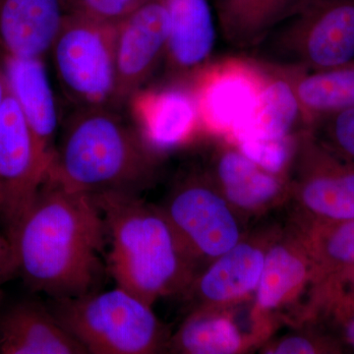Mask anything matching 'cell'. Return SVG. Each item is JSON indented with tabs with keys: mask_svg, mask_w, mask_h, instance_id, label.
Instances as JSON below:
<instances>
[{
	"mask_svg": "<svg viewBox=\"0 0 354 354\" xmlns=\"http://www.w3.org/2000/svg\"><path fill=\"white\" fill-rule=\"evenodd\" d=\"M106 228L94 198L44 179L12 244L18 274L51 298L97 290L104 265Z\"/></svg>",
	"mask_w": 354,
	"mask_h": 354,
	"instance_id": "obj_1",
	"label": "cell"
},
{
	"mask_svg": "<svg viewBox=\"0 0 354 354\" xmlns=\"http://www.w3.org/2000/svg\"><path fill=\"white\" fill-rule=\"evenodd\" d=\"M92 197L106 223V264L116 286L152 306L183 295L203 267L160 207L140 195Z\"/></svg>",
	"mask_w": 354,
	"mask_h": 354,
	"instance_id": "obj_2",
	"label": "cell"
},
{
	"mask_svg": "<svg viewBox=\"0 0 354 354\" xmlns=\"http://www.w3.org/2000/svg\"><path fill=\"white\" fill-rule=\"evenodd\" d=\"M160 153L111 106L77 108L65 122L46 179L95 195H140L157 179Z\"/></svg>",
	"mask_w": 354,
	"mask_h": 354,
	"instance_id": "obj_3",
	"label": "cell"
},
{
	"mask_svg": "<svg viewBox=\"0 0 354 354\" xmlns=\"http://www.w3.org/2000/svg\"><path fill=\"white\" fill-rule=\"evenodd\" d=\"M48 307L87 353L151 354L167 349L171 335L152 305L118 286L53 298Z\"/></svg>",
	"mask_w": 354,
	"mask_h": 354,
	"instance_id": "obj_4",
	"label": "cell"
},
{
	"mask_svg": "<svg viewBox=\"0 0 354 354\" xmlns=\"http://www.w3.org/2000/svg\"><path fill=\"white\" fill-rule=\"evenodd\" d=\"M279 66L325 70L354 62V0H301L255 48Z\"/></svg>",
	"mask_w": 354,
	"mask_h": 354,
	"instance_id": "obj_5",
	"label": "cell"
},
{
	"mask_svg": "<svg viewBox=\"0 0 354 354\" xmlns=\"http://www.w3.org/2000/svg\"><path fill=\"white\" fill-rule=\"evenodd\" d=\"M115 35L116 25L65 15L50 53L60 85L77 108H114Z\"/></svg>",
	"mask_w": 354,
	"mask_h": 354,
	"instance_id": "obj_6",
	"label": "cell"
},
{
	"mask_svg": "<svg viewBox=\"0 0 354 354\" xmlns=\"http://www.w3.org/2000/svg\"><path fill=\"white\" fill-rule=\"evenodd\" d=\"M160 207L202 267L236 245L248 232L245 221L205 167L181 174Z\"/></svg>",
	"mask_w": 354,
	"mask_h": 354,
	"instance_id": "obj_7",
	"label": "cell"
},
{
	"mask_svg": "<svg viewBox=\"0 0 354 354\" xmlns=\"http://www.w3.org/2000/svg\"><path fill=\"white\" fill-rule=\"evenodd\" d=\"M191 78L203 136L232 142L257 113L267 72L257 58L230 55L207 62Z\"/></svg>",
	"mask_w": 354,
	"mask_h": 354,
	"instance_id": "obj_8",
	"label": "cell"
},
{
	"mask_svg": "<svg viewBox=\"0 0 354 354\" xmlns=\"http://www.w3.org/2000/svg\"><path fill=\"white\" fill-rule=\"evenodd\" d=\"M288 181L293 223L354 220V165L326 148L310 129L300 136Z\"/></svg>",
	"mask_w": 354,
	"mask_h": 354,
	"instance_id": "obj_9",
	"label": "cell"
},
{
	"mask_svg": "<svg viewBox=\"0 0 354 354\" xmlns=\"http://www.w3.org/2000/svg\"><path fill=\"white\" fill-rule=\"evenodd\" d=\"M324 279L320 269L291 223L283 228L266 254L259 285L251 304L254 320L274 332L279 320L304 322V295L315 298Z\"/></svg>",
	"mask_w": 354,
	"mask_h": 354,
	"instance_id": "obj_10",
	"label": "cell"
},
{
	"mask_svg": "<svg viewBox=\"0 0 354 354\" xmlns=\"http://www.w3.org/2000/svg\"><path fill=\"white\" fill-rule=\"evenodd\" d=\"M48 169V160L8 91L0 109V227L11 242Z\"/></svg>",
	"mask_w": 354,
	"mask_h": 354,
	"instance_id": "obj_11",
	"label": "cell"
},
{
	"mask_svg": "<svg viewBox=\"0 0 354 354\" xmlns=\"http://www.w3.org/2000/svg\"><path fill=\"white\" fill-rule=\"evenodd\" d=\"M281 230L279 225H269L248 232L236 245L203 267L183 295L190 309L252 301L266 254Z\"/></svg>",
	"mask_w": 354,
	"mask_h": 354,
	"instance_id": "obj_12",
	"label": "cell"
},
{
	"mask_svg": "<svg viewBox=\"0 0 354 354\" xmlns=\"http://www.w3.org/2000/svg\"><path fill=\"white\" fill-rule=\"evenodd\" d=\"M169 34L165 0H145L116 25L114 108L128 102L165 57Z\"/></svg>",
	"mask_w": 354,
	"mask_h": 354,
	"instance_id": "obj_13",
	"label": "cell"
},
{
	"mask_svg": "<svg viewBox=\"0 0 354 354\" xmlns=\"http://www.w3.org/2000/svg\"><path fill=\"white\" fill-rule=\"evenodd\" d=\"M209 140L213 148L205 169L242 220L259 218L288 203V179L266 171L232 142Z\"/></svg>",
	"mask_w": 354,
	"mask_h": 354,
	"instance_id": "obj_14",
	"label": "cell"
},
{
	"mask_svg": "<svg viewBox=\"0 0 354 354\" xmlns=\"http://www.w3.org/2000/svg\"><path fill=\"white\" fill-rule=\"evenodd\" d=\"M128 102L140 134L160 155L203 136L190 85L140 88Z\"/></svg>",
	"mask_w": 354,
	"mask_h": 354,
	"instance_id": "obj_15",
	"label": "cell"
},
{
	"mask_svg": "<svg viewBox=\"0 0 354 354\" xmlns=\"http://www.w3.org/2000/svg\"><path fill=\"white\" fill-rule=\"evenodd\" d=\"M1 59L9 91L50 167L57 148L59 120L44 59L4 53Z\"/></svg>",
	"mask_w": 354,
	"mask_h": 354,
	"instance_id": "obj_16",
	"label": "cell"
},
{
	"mask_svg": "<svg viewBox=\"0 0 354 354\" xmlns=\"http://www.w3.org/2000/svg\"><path fill=\"white\" fill-rule=\"evenodd\" d=\"M239 305L190 309L169 337L167 351L183 354H237L260 348L267 339L258 330L241 327L236 317Z\"/></svg>",
	"mask_w": 354,
	"mask_h": 354,
	"instance_id": "obj_17",
	"label": "cell"
},
{
	"mask_svg": "<svg viewBox=\"0 0 354 354\" xmlns=\"http://www.w3.org/2000/svg\"><path fill=\"white\" fill-rule=\"evenodd\" d=\"M0 353H87L55 318L50 307L23 300L0 313Z\"/></svg>",
	"mask_w": 354,
	"mask_h": 354,
	"instance_id": "obj_18",
	"label": "cell"
},
{
	"mask_svg": "<svg viewBox=\"0 0 354 354\" xmlns=\"http://www.w3.org/2000/svg\"><path fill=\"white\" fill-rule=\"evenodd\" d=\"M65 15L62 0H0L1 53L44 59Z\"/></svg>",
	"mask_w": 354,
	"mask_h": 354,
	"instance_id": "obj_19",
	"label": "cell"
},
{
	"mask_svg": "<svg viewBox=\"0 0 354 354\" xmlns=\"http://www.w3.org/2000/svg\"><path fill=\"white\" fill-rule=\"evenodd\" d=\"M169 15L167 64L172 74L192 76L209 62L216 31L208 0H165Z\"/></svg>",
	"mask_w": 354,
	"mask_h": 354,
	"instance_id": "obj_20",
	"label": "cell"
},
{
	"mask_svg": "<svg viewBox=\"0 0 354 354\" xmlns=\"http://www.w3.org/2000/svg\"><path fill=\"white\" fill-rule=\"evenodd\" d=\"M262 62L267 81L259 109L250 124L232 143L242 140L288 138L309 129L295 92L290 67Z\"/></svg>",
	"mask_w": 354,
	"mask_h": 354,
	"instance_id": "obj_21",
	"label": "cell"
},
{
	"mask_svg": "<svg viewBox=\"0 0 354 354\" xmlns=\"http://www.w3.org/2000/svg\"><path fill=\"white\" fill-rule=\"evenodd\" d=\"M301 0H216L218 27L227 44L255 50Z\"/></svg>",
	"mask_w": 354,
	"mask_h": 354,
	"instance_id": "obj_22",
	"label": "cell"
},
{
	"mask_svg": "<svg viewBox=\"0 0 354 354\" xmlns=\"http://www.w3.org/2000/svg\"><path fill=\"white\" fill-rule=\"evenodd\" d=\"M290 69L309 129L324 116L354 108V62L325 70Z\"/></svg>",
	"mask_w": 354,
	"mask_h": 354,
	"instance_id": "obj_23",
	"label": "cell"
},
{
	"mask_svg": "<svg viewBox=\"0 0 354 354\" xmlns=\"http://www.w3.org/2000/svg\"><path fill=\"white\" fill-rule=\"evenodd\" d=\"M290 223L301 235L323 278L333 270L354 268V220Z\"/></svg>",
	"mask_w": 354,
	"mask_h": 354,
	"instance_id": "obj_24",
	"label": "cell"
},
{
	"mask_svg": "<svg viewBox=\"0 0 354 354\" xmlns=\"http://www.w3.org/2000/svg\"><path fill=\"white\" fill-rule=\"evenodd\" d=\"M302 133L288 138L242 140L234 144L266 171L288 179Z\"/></svg>",
	"mask_w": 354,
	"mask_h": 354,
	"instance_id": "obj_25",
	"label": "cell"
},
{
	"mask_svg": "<svg viewBox=\"0 0 354 354\" xmlns=\"http://www.w3.org/2000/svg\"><path fill=\"white\" fill-rule=\"evenodd\" d=\"M310 130L326 148L354 165V108L324 116Z\"/></svg>",
	"mask_w": 354,
	"mask_h": 354,
	"instance_id": "obj_26",
	"label": "cell"
},
{
	"mask_svg": "<svg viewBox=\"0 0 354 354\" xmlns=\"http://www.w3.org/2000/svg\"><path fill=\"white\" fill-rule=\"evenodd\" d=\"M66 14L118 25L145 0H62Z\"/></svg>",
	"mask_w": 354,
	"mask_h": 354,
	"instance_id": "obj_27",
	"label": "cell"
},
{
	"mask_svg": "<svg viewBox=\"0 0 354 354\" xmlns=\"http://www.w3.org/2000/svg\"><path fill=\"white\" fill-rule=\"evenodd\" d=\"M325 342L312 333L297 330L277 339H268L260 346L266 354H315L327 351Z\"/></svg>",
	"mask_w": 354,
	"mask_h": 354,
	"instance_id": "obj_28",
	"label": "cell"
},
{
	"mask_svg": "<svg viewBox=\"0 0 354 354\" xmlns=\"http://www.w3.org/2000/svg\"><path fill=\"white\" fill-rule=\"evenodd\" d=\"M18 274L17 260L12 242L2 232L0 234V297L2 286Z\"/></svg>",
	"mask_w": 354,
	"mask_h": 354,
	"instance_id": "obj_29",
	"label": "cell"
},
{
	"mask_svg": "<svg viewBox=\"0 0 354 354\" xmlns=\"http://www.w3.org/2000/svg\"><path fill=\"white\" fill-rule=\"evenodd\" d=\"M335 308L337 319L342 322L344 339L354 349V300L344 299Z\"/></svg>",
	"mask_w": 354,
	"mask_h": 354,
	"instance_id": "obj_30",
	"label": "cell"
},
{
	"mask_svg": "<svg viewBox=\"0 0 354 354\" xmlns=\"http://www.w3.org/2000/svg\"><path fill=\"white\" fill-rule=\"evenodd\" d=\"M8 82H7L6 71H4L3 64H2L1 57H0V109L6 101L7 95H8Z\"/></svg>",
	"mask_w": 354,
	"mask_h": 354,
	"instance_id": "obj_31",
	"label": "cell"
},
{
	"mask_svg": "<svg viewBox=\"0 0 354 354\" xmlns=\"http://www.w3.org/2000/svg\"><path fill=\"white\" fill-rule=\"evenodd\" d=\"M348 270H351V271L353 272V276H351V279H353V281L354 283V268H351V269H348Z\"/></svg>",
	"mask_w": 354,
	"mask_h": 354,
	"instance_id": "obj_32",
	"label": "cell"
}]
</instances>
